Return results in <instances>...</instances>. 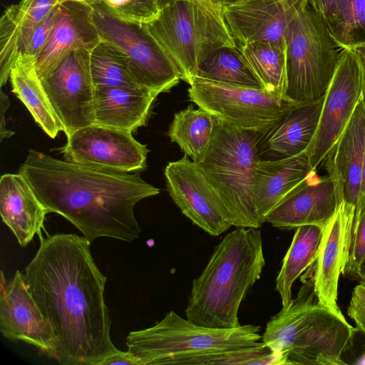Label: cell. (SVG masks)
Returning <instances> with one entry per match:
<instances>
[{"mask_svg": "<svg viewBox=\"0 0 365 365\" xmlns=\"http://www.w3.org/2000/svg\"><path fill=\"white\" fill-rule=\"evenodd\" d=\"M0 93V140L2 141L4 138H10L14 133L6 127L4 115L11 104L9 98L2 91Z\"/></svg>", "mask_w": 365, "mask_h": 365, "instance_id": "39", "label": "cell"}, {"mask_svg": "<svg viewBox=\"0 0 365 365\" xmlns=\"http://www.w3.org/2000/svg\"><path fill=\"white\" fill-rule=\"evenodd\" d=\"M285 43V97L302 103L323 96L337 66L339 47L309 0L290 21Z\"/></svg>", "mask_w": 365, "mask_h": 365, "instance_id": "8", "label": "cell"}, {"mask_svg": "<svg viewBox=\"0 0 365 365\" xmlns=\"http://www.w3.org/2000/svg\"><path fill=\"white\" fill-rule=\"evenodd\" d=\"M190 100L215 118L234 126L264 132L297 103L266 89L234 86L195 76Z\"/></svg>", "mask_w": 365, "mask_h": 365, "instance_id": "10", "label": "cell"}, {"mask_svg": "<svg viewBox=\"0 0 365 365\" xmlns=\"http://www.w3.org/2000/svg\"><path fill=\"white\" fill-rule=\"evenodd\" d=\"M365 143V95L357 103L342 133L331 148L323 165L331 178L340 202L357 207Z\"/></svg>", "mask_w": 365, "mask_h": 365, "instance_id": "20", "label": "cell"}, {"mask_svg": "<svg viewBox=\"0 0 365 365\" xmlns=\"http://www.w3.org/2000/svg\"><path fill=\"white\" fill-rule=\"evenodd\" d=\"M179 365H284L283 361L263 341L257 344L212 353L194 355L178 360Z\"/></svg>", "mask_w": 365, "mask_h": 365, "instance_id": "33", "label": "cell"}, {"mask_svg": "<svg viewBox=\"0 0 365 365\" xmlns=\"http://www.w3.org/2000/svg\"><path fill=\"white\" fill-rule=\"evenodd\" d=\"M164 173L172 200L194 225L211 236H219L233 226L220 195L187 155L168 163Z\"/></svg>", "mask_w": 365, "mask_h": 365, "instance_id": "14", "label": "cell"}, {"mask_svg": "<svg viewBox=\"0 0 365 365\" xmlns=\"http://www.w3.org/2000/svg\"><path fill=\"white\" fill-rule=\"evenodd\" d=\"M215 128V118L192 106L175 113L168 135L192 160L197 163L206 151Z\"/></svg>", "mask_w": 365, "mask_h": 365, "instance_id": "28", "label": "cell"}, {"mask_svg": "<svg viewBox=\"0 0 365 365\" xmlns=\"http://www.w3.org/2000/svg\"><path fill=\"white\" fill-rule=\"evenodd\" d=\"M117 17L133 22L148 24L160 13L157 0H93Z\"/></svg>", "mask_w": 365, "mask_h": 365, "instance_id": "34", "label": "cell"}, {"mask_svg": "<svg viewBox=\"0 0 365 365\" xmlns=\"http://www.w3.org/2000/svg\"><path fill=\"white\" fill-rule=\"evenodd\" d=\"M309 1L328 28L336 0H309Z\"/></svg>", "mask_w": 365, "mask_h": 365, "instance_id": "38", "label": "cell"}, {"mask_svg": "<svg viewBox=\"0 0 365 365\" xmlns=\"http://www.w3.org/2000/svg\"><path fill=\"white\" fill-rule=\"evenodd\" d=\"M175 0H157L160 9Z\"/></svg>", "mask_w": 365, "mask_h": 365, "instance_id": "44", "label": "cell"}, {"mask_svg": "<svg viewBox=\"0 0 365 365\" xmlns=\"http://www.w3.org/2000/svg\"><path fill=\"white\" fill-rule=\"evenodd\" d=\"M359 57L365 71V42L350 46Z\"/></svg>", "mask_w": 365, "mask_h": 365, "instance_id": "41", "label": "cell"}, {"mask_svg": "<svg viewBox=\"0 0 365 365\" xmlns=\"http://www.w3.org/2000/svg\"><path fill=\"white\" fill-rule=\"evenodd\" d=\"M264 132L240 128L215 118L211 141L195 163L227 207L233 227L260 228L254 200L258 144Z\"/></svg>", "mask_w": 365, "mask_h": 365, "instance_id": "5", "label": "cell"}, {"mask_svg": "<svg viewBox=\"0 0 365 365\" xmlns=\"http://www.w3.org/2000/svg\"><path fill=\"white\" fill-rule=\"evenodd\" d=\"M0 331L6 339L23 341L52 358L56 337L29 290L24 275L16 270L6 283L1 272Z\"/></svg>", "mask_w": 365, "mask_h": 365, "instance_id": "16", "label": "cell"}, {"mask_svg": "<svg viewBox=\"0 0 365 365\" xmlns=\"http://www.w3.org/2000/svg\"><path fill=\"white\" fill-rule=\"evenodd\" d=\"M91 51L84 48L66 54L39 77L43 88L66 136L94 124V96Z\"/></svg>", "mask_w": 365, "mask_h": 365, "instance_id": "11", "label": "cell"}, {"mask_svg": "<svg viewBox=\"0 0 365 365\" xmlns=\"http://www.w3.org/2000/svg\"><path fill=\"white\" fill-rule=\"evenodd\" d=\"M365 258V200L358 205L353 225L349 257L344 275L360 281V269Z\"/></svg>", "mask_w": 365, "mask_h": 365, "instance_id": "35", "label": "cell"}, {"mask_svg": "<svg viewBox=\"0 0 365 365\" xmlns=\"http://www.w3.org/2000/svg\"><path fill=\"white\" fill-rule=\"evenodd\" d=\"M356 207L342 201L323 229L314 269H310L319 304L342 316L338 305L339 277L344 274L351 245Z\"/></svg>", "mask_w": 365, "mask_h": 365, "instance_id": "15", "label": "cell"}, {"mask_svg": "<svg viewBox=\"0 0 365 365\" xmlns=\"http://www.w3.org/2000/svg\"><path fill=\"white\" fill-rule=\"evenodd\" d=\"M223 1H224L225 4H228V3H231V2L235 1L237 0H223Z\"/></svg>", "mask_w": 365, "mask_h": 365, "instance_id": "46", "label": "cell"}, {"mask_svg": "<svg viewBox=\"0 0 365 365\" xmlns=\"http://www.w3.org/2000/svg\"><path fill=\"white\" fill-rule=\"evenodd\" d=\"M101 41L91 4L84 0L61 1L50 36L35 58L38 77L49 71L68 52L78 48L91 51Z\"/></svg>", "mask_w": 365, "mask_h": 365, "instance_id": "19", "label": "cell"}, {"mask_svg": "<svg viewBox=\"0 0 365 365\" xmlns=\"http://www.w3.org/2000/svg\"><path fill=\"white\" fill-rule=\"evenodd\" d=\"M356 364H365V354L359 359Z\"/></svg>", "mask_w": 365, "mask_h": 365, "instance_id": "45", "label": "cell"}, {"mask_svg": "<svg viewBox=\"0 0 365 365\" xmlns=\"http://www.w3.org/2000/svg\"><path fill=\"white\" fill-rule=\"evenodd\" d=\"M84 1L89 2V1H93V0H84Z\"/></svg>", "mask_w": 365, "mask_h": 365, "instance_id": "47", "label": "cell"}, {"mask_svg": "<svg viewBox=\"0 0 365 365\" xmlns=\"http://www.w3.org/2000/svg\"><path fill=\"white\" fill-rule=\"evenodd\" d=\"M91 73L96 89L140 87L134 79L126 56L101 40L90 53Z\"/></svg>", "mask_w": 365, "mask_h": 365, "instance_id": "31", "label": "cell"}, {"mask_svg": "<svg viewBox=\"0 0 365 365\" xmlns=\"http://www.w3.org/2000/svg\"><path fill=\"white\" fill-rule=\"evenodd\" d=\"M101 39L128 58L138 85L158 94L175 86L180 76L175 63L145 24L121 19L98 2H88Z\"/></svg>", "mask_w": 365, "mask_h": 365, "instance_id": "9", "label": "cell"}, {"mask_svg": "<svg viewBox=\"0 0 365 365\" xmlns=\"http://www.w3.org/2000/svg\"><path fill=\"white\" fill-rule=\"evenodd\" d=\"M66 137L65 145L58 148L66 160L123 173L146 168L149 150L130 132L92 124Z\"/></svg>", "mask_w": 365, "mask_h": 365, "instance_id": "13", "label": "cell"}, {"mask_svg": "<svg viewBox=\"0 0 365 365\" xmlns=\"http://www.w3.org/2000/svg\"><path fill=\"white\" fill-rule=\"evenodd\" d=\"M265 265L261 231L236 227L215 246L200 275L192 284L186 318L203 327L240 325V307Z\"/></svg>", "mask_w": 365, "mask_h": 365, "instance_id": "3", "label": "cell"}, {"mask_svg": "<svg viewBox=\"0 0 365 365\" xmlns=\"http://www.w3.org/2000/svg\"><path fill=\"white\" fill-rule=\"evenodd\" d=\"M237 47L264 88L286 98V48L269 41H254Z\"/></svg>", "mask_w": 365, "mask_h": 365, "instance_id": "30", "label": "cell"}, {"mask_svg": "<svg viewBox=\"0 0 365 365\" xmlns=\"http://www.w3.org/2000/svg\"><path fill=\"white\" fill-rule=\"evenodd\" d=\"M347 314L356 324L357 331L365 334V282H359L351 293Z\"/></svg>", "mask_w": 365, "mask_h": 365, "instance_id": "37", "label": "cell"}, {"mask_svg": "<svg viewBox=\"0 0 365 365\" xmlns=\"http://www.w3.org/2000/svg\"><path fill=\"white\" fill-rule=\"evenodd\" d=\"M223 0H175L147 24L188 84L214 50L237 46L226 22Z\"/></svg>", "mask_w": 365, "mask_h": 365, "instance_id": "6", "label": "cell"}, {"mask_svg": "<svg viewBox=\"0 0 365 365\" xmlns=\"http://www.w3.org/2000/svg\"><path fill=\"white\" fill-rule=\"evenodd\" d=\"M364 200H365V143H364V150L362 180H361V190H360V195H359L358 205L359 203H361L362 201H364ZM357 207H358V205H357Z\"/></svg>", "mask_w": 365, "mask_h": 365, "instance_id": "42", "label": "cell"}, {"mask_svg": "<svg viewBox=\"0 0 365 365\" xmlns=\"http://www.w3.org/2000/svg\"><path fill=\"white\" fill-rule=\"evenodd\" d=\"M364 281L365 282V258L362 262V264L361 265V269H360V281Z\"/></svg>", "mask_w": 365, "mask_h": 365, "instance_id": "43", "label": "cell"}, {"mask_svg": "<svg viewBox=\"0 0 365 365\" xmlns=\"http://www.w3.org/2000/svg\"><path fill=\"white\" fill-rule=\"evenodd\" d=\"M340 203L331 178L319 177L314 170L273 208L264 222L282 230L304 225L324 229Z\"/></svg>", "mask_w": 365, "mask_h": 365, "instance_id": "18", "label": "cell"}, {"mask_svg": "<svg viewBox=\"0 0 365 365\" xmlns=\"http://www.w3.org/2000/svg\"><path fill=\"white\" fill-rule=\"evenodd\" d=\"M197 77L234 86L265 89L237 46L214 50L198 66Z\"/></svg>", "mask_w": 365, "mask_h": 365, "instance_id": "29", "label": "cell"}, {"mask_svg": "<svg viewBox=\"0 0 365 365\" xmlns=\"http://www.w3.org/2000/svg\"><path fill=\"white\" fill-rule=\"evenodd\" d=\"M63 0H21L0 19V84L6 83L16 56L23 53L38 24Z\"/></svg>", "mask_w": 365, "mask_h": 365, "instance_id": "24", "label": "cell"}, {"mask_svg": "<svg viewBox=\"0 0 365 365\" xmlns=\"http://www.w3.org/2000/svg\"><path fill=\"white\" fill-rule=\"evenodd\" d=\"M19 173L48 212L65 217L91 242L99 237L137 240L141 228L134 207L160 192L138 172L100 169L32 149Z\"/></svg>", "mask_w": 365, "mask_h": 365, "instance_id": "2", "label": "cell"}, {"mask_svg": "<svg viewBox=\"0 0 365 365\" xmlns=\"http://www.w3.org/2000/svg\"><path fill=\"white\" fill-rule=\"evenodd\" d=\"M115 364L138 365L134 358L128 351L120 350L106 358L101 364V365Z\"/></svg>", "mask_w": 365, "mask_h": 365, "instance_id": "40", "label": "cell"}, {"mask_svg": "<svg viewBox=\"0 0 365 365\" xmlns=\"http://www.w3.org/2000/svg\"><path fill=\"white\" fill-rule=\"evenodd\" d=\"M58 4L51 9L48 15L36 27L23 53L36 58L42 50L54 25Z\"/></svg>", "mask_w": 365, "mask_h": 365, "instance_id": "36", "label": "cell"}, {"mask_svg": "<svg viewBox=\"0 0 365 365\" xmlns=\"http://www.w3.org/2000/svg\"><path fill=\"white\" fill-rule=\"evenodd\" d=\"M40 240L24 275L55 335L52 359L61 365H101L119 350L110 338L107 277L94 261L91 242L66 233Z\"/></svg>", "mask_w": 365, "mask_h": 365, "instance_id": "1", "label": "cell"}, {"mask_svg": "<svg viewBox=\"0 0 365 365\" xmlns=\"http://www.w3.org/2000/svg\"><path fill=\"white\" fill-rule=\"evenodd\" d=\"M9 78L12 93L50 138H55L60 131H63L37 74L34 57L19 53L11 66Z\"/></svg>", "mask_w": 365, "mask_h": 365, "instance_id": "26", "label": "cell"}, {"mask_svg": "<svg viewBox=\"0 0 365 365\" xmlns=\"http://www.w3.org/2000/svg\"><path fill=\"white\" fill-rule=\"evenodd\" d=\"M158 95L142 87L96 89L94 124L133 133L146 125Z\"/></svg>", "mask_w": 365, "mask_h": 365, "instance_id": "25", "label": "cell"}, {"mask_svg": "<svg viewBox=\"0 0 365 365\" xmlns=\"http://www.w3.org/2000/svg\"><path fill=\"white\" fill-rule=\"evenodd\" d=\"M328 30L337 46L365 42V0H336Z\"/></svg>", "mask_w": 365, "mask_h": 365, "instance_id": "32", "label": "cell"}, {"mask_svg": "<svg viewBox=\"0 0 365 365\" xmlns=\"http://www.w3.org/2000/svg\"><path fill=\"white\" fill-rule=\"evenodd\" d=\"M48 213L26 180L19 173H6L0 179V214L19 244L26 247L41 230Z\"/></svg>", "mask_w": 365, "mask_h": 365, "instance_id": "22", "label": "cell"}, {"mask_svg": "<svg viewBox=\"0 0 365 365\" xmlns=\"http://www.w3.org/2000/svg\"><path fill=\"white\" fill-rule=\"evenodd\" d=\"M309 155H299L277 160L259 161L255 168L254 200L262 223L265 217L313 171Z\"/></svg>", "mask_w": 365, "mask_h": 365, "instance_id": "23", "label": "cell"}, {"mask_svg": "<svg viewBox=\"0 0 365 365\" xmlns=\"http://www.w3.org/2000/svg\"><path fill=\"white\" fill-rule=\"evenodd\" d=\"M302 282L297 297L267 322L262 341L284 365L345 364L356 329L318 303L310 270Z\"/></svg>", "mask_w": 365, "mask_h": 365, "instance_id": "4", "label": "cell"}, {"mask_svg": "<svg viewBox=\"0 0 365 365\" xmlns=\"http://www.w3.org/2000/svg\"><path fill=\"white\" fill-rule=\"evenodd\" d=\"M365 95V71L354 51L341 48L334 74L324 94L315 135L307 149L314 170L322 163Z\"/></svg>", "mask_w": 365, "mask_h": 365, "instance_id": "12", "label": "cell"}, {"mask_svg": "<svg viewBox=\"0 0 365 365\" xmlns=\"http://www.w3.org/2000/svg\"><path fill=\"white\" fill-rule=\"evenodd\" d=\"M260 327L217 329L196 324L170 311L153 327L130 331L127 351L138 365L176 364L183 358L257 344Z\"/></svg>", "mask_w": 365, "mask_h": 365, "instance_id": "7", "label": "cell"}, {"mask_svg": "<svg viewBox=\"0 0 365 365\" xmlns=\"http://www.w3.org/2000/svg\"><path fill=\"white\" fill-rule=\"evenodd\" d=\"M322 232L323 229L316 225H304L295 230L276 279L275 290L280 296L282 307L292 299L295 280L314 263Z\"/></svg>", "mask_w": 365, "mask_h": 365, "instance_id": "27", "label": "cell"}, {"mask_svg": "<svg viewBox=\"0 0 365 365\" xmlns=\"http://www.w3.org/2000/svg\"><path fill=\"white\" fill-rule=\"evenodd\" d=\"M306 1L237 0L225 4L223 12L237 46L269 41L286 48L287 26Z\"/></svg>", "mask_w": 365, "mask_h": 365, "instance_id": "17", "label": "cell"}, {"mask_svg": "<svg viewBox=\"0 0 365 365\" xmlns=\"http://www.w3.org/2000/svg\"><path fill=\"white\" fill-rule=\"evenodd\" d=\"M324 101V95L296 104L264 131L258 144L259 160H281L307 151L315 135Z\"/></svg>", "mask_w": 365, "mask_h": 365, "instance_id": "21", "label": "cell"}]
</instances>
